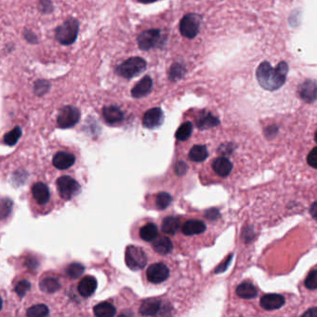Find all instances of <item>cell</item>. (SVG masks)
I'll return each mask as SVG.
<instances>
[{
    "mask_svg": "<svg viewBox=\"0 0 317 317\" xmlns=\"http://www.w3.org/2000/svg\"><path fill=\"white\" fill-rule=\"evenodd\" d=\"M186 73V68L180 62L173 64L168 70V79L173 82L181 79Z\"/></svg>",
    "mask_w": 317,
    "mask_h": 317,
    "instance_id": "28",
    "label": "cell"
},
{
    "mask_svg": "<svg viewBox=\"0 0 317 317\" xmlns=\"http://www.w3.org/2000/svg\"><path fill=\"white\" fill-rule=\"evenodd\" d=\"M137 43L141 51H150L163 44V35L159 29H149L141 32L138 35Z\"/></svg>",
    "mask_w": 317,
    "mask_h": 317,
    "instance_id": "5",
    "label": "cell"
},
{
    "mask_svg": "<svg viewBox=\"0 0 317 317\" xmlns=\"http://www.w3.org/2000/svg\"><path fill=\"white\" fill-rule=\"evenodd\" d=\"M146 277L149 282L153 284H160L166 281L170 277V269L161 262L155 263L147 269Z\"/></svg>",
    "mask_w": 317,
    "mask_h": 317,
    "instance_id": "10",
    "label": "cell"
},
{
    "mask_svg": "<svg viewBox=\"0 0 317 317\" xmlns=\"http://www.w3.org/2000/svg\"><path fill=\"white\" fill-rule=\"evenodd\" d=\"M38 9L42 13L49 14L53 11V4L51 0H39L38 2Z\"/></svg>",
    "mask_w": 317,
    "mask_h": 317,
    "instance_id": "37",
    "label": "cell"
},
{
    "mask_svg": "<svg viewBox=\"0 0 317 317\" xmlns=\"http://www.w3.org/2000/svg\"><path fill=\"white\" fill-rule=\"evenodd\" d=\"M208 156H209V153H208L206 146L201 145V144L193 146L188 155L189 159L196 163L205 161L208 158Z\"/></svg>",
    "mask_w": 317,
    "mask_h": 317,
    "instance_id": "23",
    "label": "cell"
},
{
    "mask_svg": "<svg viewBox=\"0 0 317 317\" xmlns=\"http://www.w3.org/2000/svg\"><path fill=\"white\" fill-rule=\"evenodd\" d=\"M288 66L281 61L277 68H273L268 61H263L258 67L256 76L260 85L266 91H277L285 84L287 79Z\"/></svg>",
    "mask_w": 317,
    "mask_h": 317,
    "instance_id": "1",
    "label": "cell"
},
{
    "mask_svg": "<svg viewBox=\"0 0 317 317\" xmlns=\"http://www.w3.org/2000/svg\"><path fill=\"white\" fill-rule=\"evenodd\" d=\"M287 296L279 293H266L260 298L259 306L263 312L273 314V312H279L283 309L287 308Z\"/></svg>",
    "mask_w": 317,
    "mask_h": 317,
    "instance_id": "4",
    "label": "cell"
},
{
    "mask_svg": "<svg viewBox=\"0 0 317 317\" xmlns=\"http://www.w3.org/2000/svg\"><path fill=\"white\" fill-rule=\"evenodd\" d=\"M39 287L42 291L51 294L60 290V284L55 277H48L41 280Z\"/></svg>",
    "mask_w": 317,
    "mask_h": 317,
    "instance_id": "26",
    "label": "cell"
},
{
    "mask_svg": "<svg viewBox=\"0 0 317 317\" xmlns=\"http://www.w3.org/2000/svg\"><path fill=\"white\" fill-rule=\"evenodd\" d=\"M139 2H141L142 4H151V3H154V2H156L157 0H138Z\"/></svg>",
    "mask_w": 317,
    "mask_h": 317,
    "instance_id": "42",
    "label": "cell"
},
{
    "mask_svg": "<svg viewBox=\"0 0 317 317\" xmlns=\"http://www.w3.org/2000/svg\"><path fill=\"white\" fill-rule=\"evenodd\" d=\"M125 258H126V266L132 271L141 270L147 264L146 254L141 247L129 246L126 247Z\"/></svg>",
    "mask_w": 317,
    "mask_h": 317,
    "instance_id": "8",
    "label": "cell"
},
{
    "mask_svg": "<svg viewBox=\"0 0 317 317\" xmlns=\"http://www.w3.org/2000/svg\"><path fill=\"white\" fill-rule=\"evenodd\" d=\"M22 129L20 126H15L13 130H11L10 132L6 133L4 135V142L7 145L13 146L15 145L16 143L19 141L20 136H22Z\"/></svg>",
    "mask_w": 317,
    "mask_h": 317,
    "instance_id": "30",
    "label": "cell"
},
{
    "mask_svg": "<svg viewBox=\"0 0 317 317\" xmlns=\"http://www.w3.org/2000/svg\"><path fill=\"white\" fill-rule=\"evenodd\" d=\"M31 289V283L28 280H22L15 286V292L20 298H24Z\"/></svg>",
    "mask_w": 317,
    "mask_h": 317,
    "instance_id": "35",
    "label": "cell"
},
{
    "mask_svg": "<svg viewBox=\"0 0 317 317\" xmlns=\"http://www.w3.org/2000/svg\"><path fill=\"white\" fill-rule=\"evenodd\" d=\"M51 89V84L50 82L43 79L35 81L34 84V92L36 96L45 95L48 91Z\"/></svg>",
    "mask_w": 317,
    "mask_h": 317,
    "instance_id": "34",
    "label": "cell"
},
{
    "mask_svg": "<svg viewBox=\"0 0 317 317\" xmlns=\"http://www.w3.org/2000/svg\"><path fill=\"white\" fill-rule=\"evenodd\" d=\"M201 20V16L198 14L196 13L186 14L181 19L180 24V32L181 35L189 39L195 38L199 33Z\"/></svg>",
    "mask_w": 317,
    "mask_h": 317,
    "instance_id": "6",
    "label": "cell"
},
{
    "mask_svg": "<svg viewBox=\"0 0 317 317\" xmlns=\"http://www.w3.org/2000/svg\"><path fill=\"white\" fill-rule=\"evenodd\" d=\"M146 67L147 62L143 58L131 57L116 66V73L123 78L131 79L135 76H140L146 70Z\"/></svg>",
    "mask_w": 317,
    "mask_h": 317,
    "instance_id": "2",
    "label": "cell"
},
{
    "mask_svg": "<svg viewBox=\"0 0 317 317\" xmlns=\"http://www.w3.org/2000/svg\"><path fill=\"white\" fill-rule=\"evenodd\" d=\"M98 283L94 277L87 276L83 277L79 284H78V292L82 297L89 298L96 291Z\"/></svg>",
    "mask_w": 317,
    "mask_h": 317,
    "instance_id": "17",
    "label": "cell"
},
{
    "mask_svg": "<svg viewBox=\"0 0 317 317\" xmlns=\"http://www.w3.org/2000/svg\"><path fill=\"white\" fill-rule=\"evenodd\" d=\"M187 168H188V166H187L186 164L184 162H178L176 166H175V172H176L177 175L182 176V175H184L186 173Z\"/></svg>",
    "mask_w": 317,
    "mask_h": 317,
    "instance_id": "38",
    "label": "cell"
},
{
    "mask_svg": "<svg viewBox=\"0 0 317 317\" xmlns=\"http://www.w3.org/2000/svg\"><path fill=\"white\" fill-rule=\"evenodd\" d=\"M80 111L75 106L67 105L62 107L57 117V124L60 129H69L76 126L80 120Z\"/></svg>",
    "mask_w": 317,
    "mask_h": 317,
    "instance_id": "9",
    "label": "cell"
},
{
    "mask_svg": "<svg viewBox=\"0 0 317 317\" xmlns=\"http://www.w3.org/2000/svg\"><path fill=\"white\" fill-rule=\"evenodd\" d=\"M309 212L312 219L317 222V200L312 202V205L309 207Z\"/></svg>",
    "mask_w": 317,
    "mask_h": 317,
    "instance_id": "40",
    "label": "cell"
},
{
    "mask_svg": "<svg viewBox=\"0 0 317 317\" xmlns=\"http://www.w3.org/2000/svg\"><path fill=\"white\" fill-rule=\"evenodd\" d=\"M158 235V228L155 223H147L144 226L141 227L140 231V237L144 241H153L155 240Z\"/></svg>",
    "mask_w": 317,
    "mask_h": 317,
    "instance_id": "27",
    "label": "cell"
},
{
    "mask_svg": "<svg viewBox=\"0 0 317 317\" xmlns=\"http://www.w3.org/2000/svg\"><path fill=\"white\" fill-rule=\"evenodd\" d=\"M153 88V79L150 76H145L142 77L141 80L137 83L135 86L131 90V95L133 98L140 99L148 95Z\"/></svg>",
    "mask_w": 317,
    "mask_h": 317,
    "instance_id": "14",
    "label": "cell"
},
{
    "mask_svg": "<svg viewBox=\"0 0 317 317\" xmlns=\"http://www.w3.org/2000/svg\"><path fill=\"white\" fill-rule=\"evenodd\" d=\"M172 203V197L166 192H161L156 196V205L158 209H166L171 206Z\"/></svg>",
    "mask_w": 317,
    "mask_h": 317,
    "instance_id": "33",
    "label": "cell"
},
{
    "mask_svg": "<svg viewBox=\"0 0 317 317\" xmlns=\"http://www.w3.org/2000/svg\"><path fill=\"white\" fill-rule=\"evenodd\" d=\"M236 295L243 301H252L255 300L259 295L258 288L249 281H244L239 284L236 288Z\"/></svg>",
    "mask_w": 317,
    "mask_h": 317,
    "instance_id": "12",
    "label": "cell"
},
{
    "mask_svg": "<svg viewBox=\"0 0 317 317\" xmlns=\"http://www.w3.org/2000/svg\"><path fill=\"white\" fill-rule=\"evenodd\" d=\"M57 188L60 197L65 200H71L80 193L79 183L70 176H61L57 180Z\"/></svg>",
    "mask_w": 317,
    "mask_h": 317,
    "instance_id": "7",
    "label": "cell"
},
{
    "mask_svg": "<svg viewBox=\"0 0 317 317\" xmlns=\"http://www.w3.org/2000/svg\"><path fill=\"white\" fill-rule=\"evenodd\" d=\"M299 94L306 102H312L317 99V84L313 80L304 81L299 87Z\"/></svg>",
    "mask_w": 317,
    "mask_h": 317,
    "instance_id": "13",
    "label": "cell"
},
{
    "mask_svg": "<svg viewBox=\"0 0 317 317\" xmlns=\"http://www.w3.org/2000/svg\"><path fill=\"white\" fill-rule=\"evenodd\" d=\"M160 307H161L160 301L155 300V299H149L141 303L140 313L145 316H153L159 312Z\"/></svg>",
    "mask_w": 317,
    "mask_h": 317,
    "instance_id": "21",
    "label": "cell"
},
{
    "mask_svg": "<svg viewBox=\"0 0 317 317\" xmlns=\"http://www.w3.org/2000/svg\"><path fill=\"white\" fill-rule=\"evenodd\" d=\"M93 312L96 316L98 317H112L116 315V310L115 306L109 302H101L97 304L93 308Z\"/></svg>",
    "mask_w": 317,
    "mask_h": 317,
    "instance_id": "25",
    "label": "cell"
},
{
    "mask_svg": "<svg viewBox=\"0 0 317 317\" xmlns=\"http://www.w3.org/2000/svg\"><path fill=\"white\" fill-rule=\"evenodd\" d=\"M161 228L166 235H175L181 228V221L177 217H166L162 222Z\"/></svg>",
    "mask_w": 317,
    "mask_h": 317,
    "instance_id": "24",
    "label": "cell"
},
{
    "mask_svg": "<svg viewBox=\"0 0 317 317\" xmlns=\"http://www.w3.org/2000/svg\"><path fill=\"white\" fill-rule=\"evenodd\" d=\"M26 266L30 270H35L38 266V262L35 259H28L26 260Z\"/></svg>",
    "mask_w": 317,
    "mask_h": 317,
    "instance_id": "41",
    "label": "cell"
},
{
    "mask_svg": "<svg viewBox=\"0 0 317 317\" xmlns=\"http://www.w3.org/2000/svg\"><path fill=\"white\" fill-rule=\"evenodd\" d=\"M219 124H220V120L210 113H203L198 116L197 119V128L201 131L212 129V128L218 126Z\"/></svg>",
    "mask_w": 317,
    "mask_h": 317,
    "instance_id": "22",
    "label": "cell"
},
{
    "mask_svg": "<svg viewBox=\"0 0 317 317\" xmlns=\"http://www.w3.org/2000/svg\"><path fill=\"white\" fill-rule=\"evenodd\" d=\"M84 272H85V267L79 262H73L66 268L67 276L73 279L79 278Z\"/></svg>",
    "mask_w": 317,
    "mask_h": 317,
    "instance_id": "32",
    "label": "cell"
},
{
    "mask_svg": "<svg viewBox=\"0 0 317 317\" xmlns=\"http://www.w3.org/2000/svg\"><path fill=\"white\" fill-rule=\"evenodd\" d=\"M12 202L9 198H3L2 199V206H1V215L2 219L4 220L5 218L10 215L11 209H12Z\"/></svg>",
    "mask_w": 317,
    "mask_h": 317,
    "instance_id": "36",
    "label": "cell"
},
{
    "mask_svg": "<svg viewBox=\"0 0 317 317\" xmlns=\"http://www.w3.org/2000/svg\"><path fill=\"white\" fill-rule=\"evenodd\" d=\"M155 251L160 255H166L171 253L173 249L172 240L166 237H156L152 244Z\"/></svg>",
    "mask_w": 317,
    "mask_h": 317,
    "instance_id": "20",
    "label": "cell"
},
{
    "mask_svg": "<svg viewBox=\"0 0 317 317\" xmlns=\"http://www.w3.org/2000/svg\"><path fill=\"white\" fill-rule=\"evenodd\" d=\"M164 119V113L160 108H152L146 112L142 117V125L146 129H156L161 126Z\"/></svg>",
    "mask_w": 317,
    "mask_h": 317,
    "instance_id": "11",
    "label": "cell"
},
{
    "mask_svg": "<svg viewBox=\"0 0 317 317\" xmlns=\"http://www.w3.org/2000/svg\"><path fill=\"white\" fill-rule=\"evenodd\" d=\"M32 195L35 198V201L37 202V204L39 205H45L51 198L49 187L43 182H36L33 185Z\"/></svg>",
    "mask_w": 317,
    "mask_h": 317,
    "instance_id": "18",
    "label": "cell"
},
{
    "mask_svg": "<svg viewBox=\"0 0 317 317\" xmlns=\"http://www.w3.org/2000/svg\"><path fill=\"white\" fill-rule=\"evenodd\" d=\"M206 230V225L205 222L200 220H189L181 227V231L184 236L192 237L201 235Z\"/></svg>",
    "mask_w": 317,
    "mask_h": 317,
    "instance_id": "16",
    "label": "cell"
},
{
    "mask_svg": "<svg viewBox=\"0 0 317 317\" xmlns=\"http://www.w3.org/2000/svg\"><path fill=\"white\" fill-rule=\"evenodd\" d=\"M79 31V23L75 18H69L55 30L56 40L64 46H70L76 42Z\"/></svg>",
    "mask_w": 317,
    "mask_h": 317,
    "instance_id": "3",
    "label": "cell"
},
{
    "mask_svg": "<svg viewBox=\"0 0 317 317\" xmlns=\"http://www.w3.org/2000/svg\"><path fill=\"white\" fill-rule=\"evenodd\" d=\"M102 115L104 120L108 124H116L123 120L124 114L121 111L120 108L116 105H108L103 107Z\"/></svg>",
    "mask_w": 317,
    "mask_h": 317,
    "instance_id": "19",
    "label": "cell"
},
{
    "mask_svg": "<svg viewBox=\"0 0 317 317\" xmlns=\"http://www.w3.org/2000/svg\"><path fill=\"white\" fill-rule=\"evenodd\" d=\"M193 132V124L191 122H185L181 125L175 133V138L178 141H184L188 140Z\"/></svg>",
    "mask_w": 317,
    "mask_h": 317,
    "instance_id": "29",
    "label": "cell"
},
{
    "mask_svg": "<svg viewBox=\"0 0 317 317\" xmlns=\"http://www.w3.org/2000/svg\"><path fill=\"white\" fill-rule=\"evenodd\" d=\"M24 36L30 44H36L37 43V36L31 30L26 29L24 31Z\"/></svg>",
    "mask_w": 317,
    "mask_h": 317,
    "instance_id": "39",
    "label": "cell"
},
{
    "mask_svg": "<svg viewBox=\"0 0 317 317\" xmlns=\"http://www.w3.org/2000/svg\"><path fill=\"white\" fill-rule=\"evenodd\" d=\"M50 310L45 304H36L29 308L26 312V315L29 317H45L49 315Z\"/></svg>",
    "mask_w": 317,
    "mask_h": 317,
    "instance_id": "31",
    "label": "cell"
},
{
    "mask_svg": "<svg viewBox=\"0 0 317 317\" xmlns=\"http://www.w3.org/2000/svg\"><path fill=\"white\" fill-rule=\"evenodd\" d=\"M75 162H76V157L73 154L68 153V152L57 153L52 160L53 166L60 171H65V170L69 168L75 164Z\"/></svg>",
    "mask_w": 317,
    "mask_h": 317,
    "instance_id": "15",
    "label": "cell"
}]
</instances>
